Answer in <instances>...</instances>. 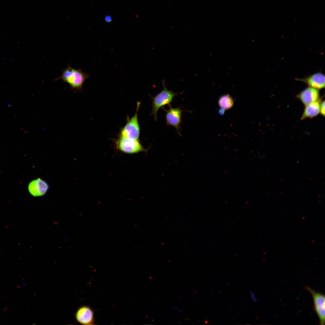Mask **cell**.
<instances>
[{
    "mask_svg": "<svg viewBox=\"0 0 325 325\" xmlns=\"http://www.w3.org/2000/svg\"><path fill=\"white\" fill-rule=\"evenodd\" d=\"M89 77V75L81 70L74 69L68 65L63 70L61 76L54 80L61 79L68 84L74 91H79L85 80Z\"/></svg>",
    "mask_w": 325,
    "mask_h": 325,
    "instance_id": "cell-1",
    "label": "cell"
},
{
    "mask_svg": "<svg viewBox=\"0 0 325 325\" xmlns=\"http://www.w3.org/2000/svg\"><path fill=\"white\" fill-rule=\"evenodd\" d=\"M162 83V90L156 96L151 97L152 102L151 114L153 116L155 121L157 120L158 110L161 108H163L166 105L171 106L170 104L175 97L178 94L168 90L166 87L164 80H163Z\"/></svg>",
    "mask_w": 325,
    "mask_h": 325,
    "instance_id": "cell-2",
    "label": "cell"
},
{
    "mask_svg": "<svg viewBox=\"0 0 325 325\" xmlns=\"http://www.w3.org/2000/svg\"><path fill=\"white\" fill-rule=\"evenodd\" d=\"M140 104V102H138L135 114L128 121L122 129L120 137L132 139H138L140 134V127L138 121V112Z\"/></svg>",
    "mask_w": 325,
    "mask_h": 325,
    "instance_id": "cell-3",
    "label": "cell"
},
{
    "mask_svg": "<svg viewBox=\"0 0 325 325\" xmlns=\"http://www.w3.org/2000/svg\"><path fill=\"white\" fill-rule=\"evenodd\" d=\"M169 110L164 108L162 109L166 112L165 118L167 125L172 126L175 128L178 134L181 136V124L182 123V113L184 111L181 109V106L176 108H172L169 106Z\"/></svg>",
    "mask_w": 325,
    "mask_h": 325,
    "instance_id": "cell-4",
    "label": "cell"
},
{
    "mask_svg": "<svg viewBox=\"0 0 325 325\" xmlns=\"http://www.w3.org/2000/svg\"><path fill=\"white\" fill-rule=\"evenodd\" d=\"M116 145L120 151L128 154L137 153L145 150L138 140L121 137L117 141Z\"/></svg>",
    "mask_w": 325,
    "mask_h": 325,
    "instance_id": "cell-5",
    "label": "cell"
},
{
    "mask_svg": "<svg viewBox=\"0 0 325 325\" xmlns=\"http://www.w3.org/2000/svg\"><path fill=\"white\" fill-rule=\"evenodd\" d=\"M306 289L311 293L313 297L314 309L319 318L320 324L324 325L325 323V298L324 295L315 291L308 286Z\"/></svg>",
    "mask_w": 325,
    "mask_h": 325,
    "instance_id": "cell-6",
    "label": "cell"
},
{
    "mask_svg": "<svg viewBox=\"0 0 325 325\" xmlns=\"http://www.w3.org/2000/svg\"><path fill=\"white\" fill-rule=\"evenodd\" d=\"M77 322L86 325H93L94 323V313L89 306L85 305L80 307L75 314Z\"/></svg>",
    "mask_w": 325,
    "mask_h": 325,
    "instance_id": "cell-7",
    "label": "cell"
},
{
    "mask_svg": "<svg viewBox=\"0 0 325 325\" xmlns=\"http://www.w3.org/2000/svg\"><path fill=\"white\" fill-rule=\"evenodd\" d=\"M49 187L48 184L45 181L38 178L29 183L28 189L30 193L33 196L40 197L46 194Z\"/></svg>",
    "mask_w": 325,
    "mask_h": 325,
    "instance_id": "cell-8",
    "label": "cell"
},
{
    "mask_svg": "<svg viewBox=\"0 0 325 325\" xmlns=\"http://www.w3.org/2000/svg\"><path fill=\"white\" fill-rule=\"evenodd\" d=\"M296 80L303 82L307 84L309 87L318 90L325 87V76L320 72L315 73L302 79L296 78Z\"/></svg>",
    "mask_w": 325,
    "mask_h": 325,
    "instance_id": "cell-9",
    "label": "cell"
},
{
    "mask_svg": "<svg viewBox=\"0 0 325 325\" xmlns=\"http://www.w3.org/2000/svg\"><path fill=\"white\" fill-rule=\"evenodd\" d=\"M319 90L309 87L301 92L296 97L305 105L319 100Z\"/></svg>",
    "mask_w": 325,
    "mask_h": 325,
    "instance_id": "cell-10",
    "label": "cell"
},
{
    "mask_svg": "<svg viewBox=\"0 0 325 325\" xmlns=\"http://www.w3.org/2000/svg\"><path fill=\"white\" fill-rule=\"evenodd\" d=\"M320 104L319 100L306 105L301 119L312 118L317 115L320 113Z\"/></svg>",
    "mask_w": 325,
    "mask_h": 325,
    "instance_id": "cell-11",
    "label": "cell"
},
{
    "mask_svg": "<svg viewBox=\"0 0 325 325\" xmlns=\"http://www.w3.org/2000/svg\"><path fill=\"white\" fill-rule=\"evenodd\" d=\"M218 104L221 108L228 110L233 106L234 101L231 97L228 94L224 95L220 98Z\"/></svg>",
    "mask_w": 325,
    "mask_h": 325,
    "instance_id": "cell-12",
    "label": "cell"
},
{
    "mask_svg": "<svg viewBox=\"0 0 325 325\" xmlns=\"http://www.w3.org/2000/svg\"><path fill=\"white\" fill-rule=\"evenodd\" d=\"M320 113L322 116H325V101H323L320 103Z\"/></svg>",
    "mask_w": 325,
    "mask_h": 325,
    "instance_id": "cell-13",
    "label": "cell"
},
{
    "mask_svg": "<svg viewBox=\"0 0 325 325\" xmlns=\"http://www.w3.org/2000/svg\"><path fill=\"white\" fill-rule=\"evenodd\" d=\"M104 20L107 22H110L112 21V18L110 16L107 15L105 17Z\"/></svg>",
    "mask_w": 325,
    "mask_h": 325,
    "instance_id": "cell-14",
    "label": "cell"
},
{
    "mask_svg": "<svg viewBox=\"0 0 325 325\" xmlns=\"http://www.w3.org/2000/svg\"><path fill=\"white\" fill-rule=\"evenodd\" d=\"M173 308L174 310H175L176 311H177L179 312H181L184 311L183 309H182L181 308L179 307L176 306H174L173 307Z\"/></svg>",
    "mask_w": 325,
    "mask_h": 325,
    "instance_id": "cell-15",
    "label": "cell"
}]
</instances>
